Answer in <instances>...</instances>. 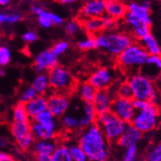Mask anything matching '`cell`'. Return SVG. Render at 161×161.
<instances>
[{"label":"cell","instance_id":"obj_1","mask_svg":"<svg viewBox=\"0 0 161 161\" xmlns=\"http://www.w3.org/2000/svg\"><path fill=\"white\" fill-rule=\"evenodd\" d=\"M78 145L84 151L87 160L105 161L109 157V144L97 124L83 128Z\"/></svg>","mask_w":161,"mask_h":161},{"label":"cell","instance_id":"obj_2","mask_svg":"<svg viewBox=\"0 0 161 161\" xmlns=\"http://www.w3.org/2000/svg\"><path fill=\"white\" fill-rule=\"evenodd\" d=\"M95 38L97 48L111 56H118L132 42V38L122 32L98 33Z\"/></svg>","mask_w":161,"mask_h":161},{"label":"cell","instance_id":"obj_3","mask_svg":"<svg viewBox=\"0 0 161 161\" xmlns=\"http://www.w3.org/2000/svg\"><path fill=\"white\" fill-rule=\"evenodd\" d=\"M96 124L100 127L108 142L118 141L127 125V123L114 115L111 110L97 114Z\"/></svg>","mask_w":161,"mask_h":161},{"label":"cell","instance_id":"obj_4","mask_svg":"<svg viewBox=\"0 0 161 161\" xmlns=\"http://www.w3.org/2000/svg\"><path fill=\"white\" fill-rule=\"evenodd\" d=\"M149 53L140 43H133L125 48L118 56V64L125 69H136L143 68L147 63Z\"/></svg>","mask_w":161,"mask_h":161},{"label":"cell","instance_id":"obj_5","mask_svg":"<svg viewBox=\"0 0 161 161\" xmlns=\"http://www.w3.org/2000/svg\"><path fill=\"white\" fill-rule=\"evenodd\" d=\"M48 80L50 89L57 93H69L75 86V78L71 72L63 66L57 65L48 70Z\"/></svg>","mask_w":161,"mask_h":161},{"label":"cell","instance_id":"obj_6","mask_svg":"<svg viewBox=\"0 0 161 161\" xmlns=\"http://www.w3.org/2000/svg\"><path fill=\"white\" fill-rule=\"evenodd\" d=\"M158 119V108L157 106L151 105L143 110L135 112L131 124L142 133H147L153 130L157 124Z\"/></svg>","mask_w":161,"mask_h":161},{"label":"cell","instance_id":"obj_7","mask_svg":"<svg viewBox=\"0 0 161 161\" xmlns=\"http://www.w3.org/2000/svg\"><path fill=\"white\" fill-rule=\"evenodd\" d=\"M127 83L132 91L133 98L149 100L155 91L151 78L143 74L132 75L128 78Z\"/></svg>","mask_w":161,"mask_h":161},{"label":"cell","instance_id":"obj_8","mask_svg":"<svg viewBox=\"0 0 161 161\" xmlns=\"http://www.w3.org/2000/svg\"><path fill=\"white\" fill-rule=\"evenodd\" d=\"M110 110L113 112L114 115H116L118 118L127 124L131 123L136 112L132 103H131V99L119 96L113 98Z\"/></svg>","mask_w":161,"mask_h":161},{"label":"cell","instance_id":"obj_9","mask_svg":"<svg viewBox=\"0 0 161 161\" xmlns=\"http://www.w3.org/2000/svg\"><path fill=\"white\" fill-rule=\"evenodd\" d=\"M70 106V99L65 93H55L47 97V110L56 119L64 116Z\"/></svg>","mask_w":161,"mask_h":161},{"label":"cell","instance_id":"obj_10","mask_svg":"<svg viewBox=\"0 0 161 161\" xmlns=\"http://www.w3.org/2000/svg\"><path fill=\"white\" fill-rule=\"evenodd\" d=\"M58 57L51 49H45L39 52L34 59V69L37 72H45L50 70L58 65Z\"/></svg>","mask_w":161,"mask_h":161},{"label":"cell","instance_id":"obj_11","mask_svg":"<svg viewBox=\"0 0 161 161\" xmlns=\"http://www.w3.org/2000/svg\"><path fill=\"white\" fill-rule=\"evenodd\" d=\"M114 79L113 71L108 68H99L96 69L89 77V82L97 90L108 89Z\"/></svg>","mask_w":161,"mask_h":161},{"label":"cell","instance_id":"obj_12","mask_svg":"<svg viewBox=\"0 0 161 161\" xmlns=\"http://www.w3.org/2000/svg\"><path fill=\"white\" fill-rule=\"evenodd\" d=\"M124 19L125 24L131 29L132 34L135 38L140 39L151 32V25L145 23L144 21L139 19L132 13L126 11Z\"/></svg>","mask_w":161,"mask_h":161},{"label":"cell","instance_id":"obj_13","mask_svg":"<svg viewBox=\"0 0 161 161\" xmlns=\"http://www.w3.org/2000/svg\"><path fill=\"white\" fill-rule=\"evenodd\" d=\"M31 125V133L36 140L41 139H53L57 134L59 125H45L33 121Z\"/></svg>","mask_w":161,"mask_h":161},{"label":"cell","instance_id":"obj_14","mask_svg":"<svg viewBox=\"0 0 161 161\" xmlns=\"http://www.w3.org/2000/svg\"><path fill=\"white\" fill-rule=\"evenodd\" d=\"M126 11L132 13L133 14L147 23L152 25V19H151V2L149 0H144V1L138 2H130L126 6Z\"/></svg>","mask_w":161,"mask_h":161},{"label":"cell","instance_id":"obj_15","mask_svg":"<svg viewBox=\"0 0 161 161\" xmlns=\"http://www.w3.org/2000/svg\"><path fill=\"white\" fill-rule=\"evenodd\" d=\"M143 133L139 129H137L132 124L129 123L126 125V127L125 128L124 132L118 139V144L122 148H126L132 145H137L138 142L142 139Z\"/></svg>","mask_w":161,"mask_h":161},{"label":"cell","instance_id":"obj_16","mask_svg":"<svg viewBox=\"0 0 161 161\" xmlns=\"http://www.w3.org/2000/svg\"><path fill=\"white\" fill-rule=\"evenodd\" d=\"M113 96L108 89L97 90L93 100V106L97 114H101L111 109Z\"/></svg>","mask_w":161,"mask_h":161},{"label":"cell","instance_id":"obj_17","mask_svg":"<svg viewBox=\"0 0 161 161\" xmlns=\"http://www.w3.org/2000/svg\"><path fill=\"white\" fill-rule=\"evenodd\" d=\"M24 106L30 119H33L37 115L47 109V97L45 95H38L24 103Z\"/></svg>","mask_w":161,"mask_h":161},{"label":"cell","instance_id":"obj_18","mask_svg":"<svg viewBox=\"0 0 161 161\" xmlns=\"http://www.w3.org/2000/svg\"><path fill=\"white\" fill-rule=\"evenodd\" d=\"M82 16L85 18H99L105 14V0H89L82 8Z\"/></svg>","mask_w":161,"mask_h":161},{"label":"cell","instance_id":"obj_19","mask_svg":"<svg viewBox=\"0 0 161 161\" xmlns=\"http://www.w3.org/2000/svg\"><path fill=\"white\" fill-rule=\"evenodd\" d=\"M126 13V5L121 0H105V14L114 19H124Z\"/></svg>","mask_w":161,"mask_h":161},{"label":"cell","instance_id":"obj_20","mask_svg":"<svg viewBox=\"0 0 161 161\" xmlns=\"http://www.w3.org/2000/svg\"><path fill=\"white\" fill-rule=\"evenodd\" d=\"M82 114L79 116V125L80 128H84L88 125H90L94 123H96L97 119V113L93 106L92 102H83L82 105Z\"/></svg>","mask_w":161,"mask_h":161},{"label":"cell","instance_id":"obj_21","mask_svg":"<svg viewBox=\"0 0 161 161\" xmlns=\"http://www.w3.org/2000/svg\"><path fill=\"white\" fill-rule=\"evenodd\" d=\"M57 147V144L53 139H41L34 143L33 150L36 155H50Z\"/></svg>","mask_w":161,"mask_h":161},{"label":"cell","instance_id":"obj_22","mask_svg":"<svg viewBox=\"0 0 161 161\" xmlns=\"http://www.w3.org/2000/svg\"><path fill=\"white\" fill-rule=\"evenodd\" d=\"M139 40L140 45L147 50L150 55H161V47L157 40L153 37V34H151V32L140 38Z\"/></svg>","mask_w":161,"mask_h":161},{"label":"cell","instance_id":"obj_23","mask_svg":"<svg viewBox=\"0 0 161 161\" xmlns=\"http://www.w3.org/2000/svg\"><path fill=\"white\" fill-rule=\"evenodd\" d=\"M31 86L37 91L39 95H46L50 89L47 75L46 72H38V75L32 81Z\"/></svg>","mask_w":161,"mask_h":161},{"label":"cell","instance_id":"obj_24","mask_svg":"<svg viewBox=\"0 0 161 161\" xmlns=\"http://www.w3.org/2000/svg\"><path fill=\"white\" fill-rule=\"evenodd\" d=\"M31 132V125L29 122H13L11 125V133L14 139L18 141L26 134Z\"/></svg>","mask_w":161,"mask_h":161},{"label":"cell","instance_id":"obj_25","mask_svg":"<svg viewBox=\"0 0 161 161\" xmlns=\"http://www.w3.org/2000/svg\"><path fill=\"white\" fill-rule=\"evenodd\" d=\"M97 91V90L90 82H85L78 87L77 95L83 102H93Z\"/></svg>","mask_w":161,"mask_h":161},{"label":"cell","instance_id":"obj_26","mask_svg":"<svg viewBox=\"0 0 161 161\" xmlns=\"http://www.w3.org/2000/svg\"><path fill=\"white\" fill-rule=\"evenodd\" d=\"M82 26L85 29V31L91 35L98 34L101 32V30H103L100 17L99 18H86V19L83 21Z\"/></svg>","mask_w":161,"mask_h":161},{"label":"cell","instance_id":"obj_27","mask_svg":"<svg viewBox=\"0 0 161 161\" xmlns=\"http://www.w3.org/2000/svg\"><path fill=\"white\" fill-rule=\"evenodd\" d=\"M51 161H71L68 145H59L51 153Z\"/></svg>","mask_w":161,"mask_h":161},{"label":"cell","instance_id":"obj_28","mask_svg":"<svg viewBox=\"0 0 161 161\" xmlns=\"http://www.w3.org/2000/svg\"><path fill=\"white\" fill-rule=\"evenodd\" d=\"M61 125L62 126L69 131H72V130H77L80 128V125H79V118L78 116H75L72 114H65L64 116L61 117Z\"/></svg>","mask_w":161,"mask_h":161},{"label":"cell","instance_id":"obj_29","mask_svg":"<svg viewBox=\"0 0 161 161\" xmlns=\"http://www.w3.org/2000/svg\"><path fill=\"white\" fill-rule=\"evenodd\" d=\"M13 122H30V117H29L24 103L19 102V104L14 106L12 113Z\"/></svg>","mask_w":161,"mask_h":161},{"label":"cell","instance_id":"obj_30","mask_svg":"<svg viewBox=\"0 0 161 161\" xmlns=\"http://www.w3.org/2000/svg\"><path fill=\"white\" fill-rule=\"evenodd\" d=\"M69 153L71 157V161H86L87 157L82 150V148L78 144H71L69 146Z\"/></svg>","mask_w":161,"mask_h":161},{"label":"cell","instance_id":"obj_31","mask_svg":"<svg viewBox=\"0 0 161 161\" xmlns=\"http://www.w3.org/2000/svg\"><path fill=\"white\" fill-rule=\"evenodd\" d=\"M33 121L41 123V124H45V125H55L58 124L57 120L55 117L50 113L49 110H45L39 115H37L35 118H33Z\"/></svg>","mask_w":161,"mask_h":161},{"label":"cell","instance_id":"obj_32","mask_svg":"<svg viewBox=\"0 0 161 161\" xmlns=\"http://www.w3.org/2000/svg\"><path fill=\"white\" fill-rule=\"evenodd\" d=\"M21 19V14L19 13H3L0 12V24H14Z\"/></svg>","mask_w":161,"mask_h":161},{"label":"cell","instance_id":"obj_33","mask_svg":"<svg viewBox=\"0 0 161 161\" xmlns=\"http://www.w3.org/2000/svg\"><path fill=\"white\" fill-rule=\"evenodd\" d=\"M36 139L33 136V134L30 132L26 134L25 136H23L22 138H20L19 140H18V145L20 150L22 151H29L30 149H33V146L35 143Z\"/></svg>","mask_w":161,"mask_h":161},{"label":"cell","instance_id":"obj_34","mask_svg":"<svg viewBox=\"0 0 161 161\" xmlns=\"http://www.w3.org/2000/svg\"><path fill=\"white\" fill-rule=\"evenodd\" d=\"M78 48L83 51H88V50H93L97 48L96 46V38L94 36H88L82 40H80L77 43Z\"/></svg>","mask_w":161,"mask_h":161},{"label":"cell","instance_id":"obj_35","mask_svg":"<svg viewBox=\"0 0 161 161\" xmlns=\"http://www.w3.org/2000/svg\"><path fill=\"white\" fill-rule=\"evenodd\" d=\"M12 60V51L6 46H0V67H6Z\"/></svg>","mask_w":161,"mask_h":161},{"label":"cell","instance_id":"obj_36","mask_svg":"<svg viewBox=\"0 0 161 161\" xmlns=\"http://www.w3.org/2000/svg\"><path fill=\"white\" fill-rule=\"evenodd\" d=\"M39 94L37 93V91L34 89L32 86H29L20 93L19 95V102L21 103H26L27 101L31 100L32 98H34L35 97H37Z\"/></svg>","mask_w":161,"mask_h":161},{"label":"cell","instance_id":"obj_37","mask_svg":"<svg viewBox=\"0 0 161 161\" xmlns=\"http://www.w3.org/2000/svg\"><path fill=\"white\" fill-rule=\"evenodd\" d=\"M69 48V43L67 41H60L55 43L52 47L51 50L57 57H59L64 53H66Z\"/></svg>","mask_w":161,"mask_h":161},{"label":"cell","instance_id":"obj_38","mask_svg":"<svg viewBox=\"0 0 161 161\" xmlns=\"http://www.w3.org/2000/svg\"><path fill=\"white\" fill-rule=\"evenodd\" d=\"M137 145H132L125 148V153L123 155V160L125 161H134L137 158Z\"/></svg>","mask_w":161,"mask_h":161},{"label":"cell","instance_id":"obj_39","mask_svg":"<svg viewBox=\"0 0 161 161\" xmlns=\"http://www.w3.org/2000/svg\"><path fill=\"white\" fill-rule=\"evenodd\" d=\"M145 65L153 68L157 71H161V55H149Z\"/></svg>","mask_w":161,"mask_h":161},{"label":"cell","instance_id":"obj_40","mask_svg":"<svg viewBox=\"0 0 161 161\" xmlns=\"http://www.w3.org/2000/svg\"><path fill=\"white\" fill-rule=\"evenodd\" d=\"M146 159L149 161H161V142L149 152Z\"/></svg>","mask_w":161,"mask_h":161},{"label":"cell","instance_id":"obj_41","mask_svg":"<svg viewBox=\"0 0 161 161\" xmlns=\"http://www.w3.org/2000/svg\"><path fill=\"white\" fill-rule=\"evenodd\" d=\"M65 29H66V32L69 35H75L77 32L80 31L81 24L76 20H70V21L67 22Z\"/></svg>","mask_w":161,"mask_h":161},{"label":"cell","instance_id":"obj_42","mask_svg":"<svg viewBox=\"0 0 161 161\" xmlns=\"http://www.w3.org/2000/svg\"><path fill=\"white\" fill-rule=\"evenodd\" d=\"M118 96L119 97H125V98H133V94H132V91H131V88L129 86V84L126 82V83H123L119 90H118Z\"/></svg>","mask_w":161,"mask_h":161},{"label":"cell","instance_id":"obj_43","mask_svg":"<svg viewBox=\"0 0 161 161\" xmlns=\"http://www.w3.org/2000/svg\"><path fill=\"white\" fill-rule=\"evenodd\" d=\"M101 19V22H102V28L105 29V30H110V29L114 28L115 24H116V19H114L113 18H111L108 14H103L100 17Z\"/></svg>","mask_w":161,"mask_h":161},{"label":"cell","instance_id":"obj_44","mask_svg":"<svg viewBox=\"0 0 161 161\" xmlns=\"http://www.w3.org/2000/svg\"><path fill=\"white\" fill-rule=\"evenodd\" d=\"M131 103H132L135 111L143 110L150 106V102L145 99H139V98H131Z\"/></svg>","mask_w":161,"mask_h":161},{"label":"cell","instance_id":"obj_45","mask_svg":"<svg viewBox=\"0 0 161 161\" xmlns=\"http://www.w3.org/2000/svg\"><path fill=\"white\" fill-rule=\"evenodd\" d=\"M22 41L27 42V43H32L35 42L38 40V35L35 31H26L23 35H22Z\"/></svg>","mask_w":161,"mask_h":161},{"label":"cell","instance_id":"obj_46","mask_svg":"<svg viewBox=\"0 0 161 161\" xmlns=\"http://www.w3.org/2000/svg\"><path fill=\"white\" fill-rule=\"evenodd\" d=\"M11 160H13V157L11 154L3 151H0V161H11Z\"/></svg>","mask_w":161,"mask_h":161},{"label":"cell","instance_id":"obj_47","mask_svg":"<svg viewBox=\"0 0 161 161\" xmlns=\"http://www.w3.org/2000/svg\"><path fill=\"white\" fill-rule=\"evenodd\" d=\"M36 158L39 161H51V156L50 155H36Z\"/></svg>","mask_w":161,"mask_h":161},{"label":"cell","instance_id":"obj_48","mask_svg":"<svg viewBox=\"0 0 161 161\" xmlns=\"http://www.w3.org/2000/svg\"><path fill=\"white\" fill-rule=\"evenodd\" d=\"M11 3V0H0V6L5 7L8 6Z\"/></svg>","mask_w":161,"mask_h":161},{"label":"cell","instance_id":"obj_49","mask_svg":"<svg viewBox=\"0 0 161 161\" xmlns=\"http://www.w3.org/2000/svg\"><path fill=\"white\" fill-rule=\"evenodd\" d=\"M75 1V0H60V2H61L62 4H66V5L71 4V3H74Z\"/></svg>","mask_w":161,"mask_h":161},{"label":"cell","instance_id":"obj_50","mask_svg":"<svg viewBox=\"0 0 161 161\" xmlns=\"http://www.w3.org/2000/svg\"><path fill=\"white\" fill-rule=\"evenodd\" d=\"M4 75H5V70H4L3 67H0V77L4 76Z\"/></svg>","mask_w":161,"mask_h":161},{"label":"cell","instance_id":"obj_51","mask_svg":"<svg viewBox=\"0 0 161 161\" xmlns=\"http://www.w3.org/2000/svg\"><path fill=\"white\" fill-rule=\"evenodd\" d=\"M0 146H1L2 148H5L6 146H7V144H6V143H4L3 141H1V142H0Z\"/></svg>","mask_w":161,"mask_h":161}]
</instances>
